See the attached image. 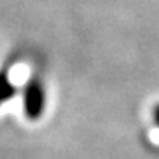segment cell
<instances>
[{
  "label": "cell",
  "mask_w": 159,
  "mask_h": 159,
  "mask_svg": "<svg viewBox=\"0 0 159 159\" xmlns=\"http://www.w3.org/2000/svg\"><path fill=\"white\" fill-rule=\"evenodd\" d=\"M47 94L42 82L39 79H30L23 91V107L25 113L30 119H39L43 114L47 105Z\"/></svg>",
  "instance_id": "6da1fadb"
},
{
  "label": "cell",
  "mask_w": 159,
  "mask_h": 159,
  "mask_svg": "<svg viewBox=\"0 0 159 159\" xmlns=\"http://www.w3.org/2000/svg\"><path fill=\"white\" fill-rule=\"evenodd\" d=\"M16 94V87L5 71H0V105Z\"/></svg>",
  "instance_id": "7a4b0ae2"
},
{
  "label": "cell",
  "mask_w": 159,
  "mask_h": 159,
  "mask_svg": "<svg viewBox=\"0 0 159 159\" xmlns=\"http://www.w3.org/2000/svg\"><path fill=\"white\" fill-rule=\"evenodd\" d=\"M153 120H155V124L159 127V104L153 108Z\"/></svg>",
  "instance_id": "3957f363"
}]
</instances>
